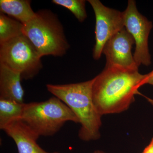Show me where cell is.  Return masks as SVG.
I'll use <instances>...</instances> for the list:
<instances>
[{
    "label": "cell",
    "mask_w": 153,
    "mask_h": 153,
    "mask_svg": "<svg viewBox=\"0 0 153 153\" xmlns=\"http://www.w3.org/2000/svg\"><path fill=\"white\" fill-rule=\"evenodd\" d=\"M145 76L138 70L105 66L94 77L92 86L94 103L99 113L102 116L127 110L144 85Z\"/></svg>",
    "instance_id": "1"
},
{
    "label": "cell",
    "mask_w": 153,
    "mask_h": 153,
    "mask_svg": "<svg viewBox=\"0 0 153 153\" xmlns=\"http://www.w3.org/2000/svg\"><path fill=\"white\" fill-rule=\"evenodd\" d=\"M94 78L79 83L46 85L47 90L66 104L78 118L81 125L78 136L84 141L95 140L100 137L102 116L94 103Z\"/></svg>",
    "instance_id": "2"
},
{
    "label": "cell",
    "mask_w": 153,
    "mask_h": 153,
    "mask_svg": "<svg viewBox=\"0 0 153 153\" xmlns=\"http://www.w3.org/2000/svg\"><path fill=\"white\" fill-rule=\"evenodd\" d=\"M23 32L41 57H61L69 49L62 24L56 14L49 10L36 12L34 18L24 25Z\"/></svg>",
    "instance_id": "3"
},
{
    "label": "cell",
    "mask_w": 153,
    "mask_h": 153,
    "mask_svg": "<svg viewBox=\"0 0 153 153\" xmlns=\"http://www.w3.org/2000/svg\"><path fill=\"white\" fill-rule=\"evenodd\" d=\"M21 120L39 137L54 135L67 122L79 123L71 109L55 96L46 101L25 103Z\"/></svg>",
    "instance_id": "4"
},
{
    "label": "cell",
    "mask_w": 153,
    "mask_h": 153,
    "mask_svg": "<svg viewBox=\"0 0 153 153\" xmlns=\"http://www.w3.org/2000/svg\"><path fill=\"white\" fill-rule=\"evenodd\" d=\"M41 56L33 43L22 35L0 44V64L32 79L42 68Z\"/></svg>",
    "instance_id": "5"
},
{
    "label": "cell",
    "mask_w": 153,
    "mask_h": 153,
    "mask_svg": "<svg viewBox=\"0 0 153 153\" xmlns=\"http://www.w3.org/2000/svg\"><path fill=\"white\" fill-rule=\"evenodd\" d=\"M123 13L125 28L133 38L135 44L133 55L135 61L138 66H149L151 57L148 41L152 23L140 13L133 0H129Z\"/></svg>",
    "instance_id": "6"
},
{
    "label": "cell",
    "mask_w": 153,
    "mask_h": 153,
    "mask_svg": "<svg viewBox=\"0 0 153 153\" xmlns=\"http://www.w3.org/2000/svg\"><path fill=\"white\" fill-rule=\"evenodd\" d=\"M88 1L95 14L96 41L93 56L94 60H98L106 42L125 27L123 13L105 7L99 0Z\"/></svg>",
    "instance_id": "7"
},
{
    "label": "cell",
    "mask_w": 153,
    "mask_h": 153,
    "mask_svg": "<svg viewBox=\"0 0 153 153\" xmlns=\"http://www.w3.org/2000/svg\"><path fill=\"white\" fill-rule=\"evenodd\" d=\"M134 41L133 37L124 28L106 42L102 53L106 59L107 67L138 70L131 49Z\"/></svg>",
    "instance_id": "8"
},
{
    "label": "cell",
    "mask_w": 153,
    "mask_h": 153,
    "mask_svg": "<svg viewBox=\"0 0 153 153\" xmlns=\"http://www.w3.org/2000/svg\"><path fill=\"white\" fill-rule=\"evenodd\" d=\"M3 131L13 140L19 153H59L48 152L42 149L37 143L39 137L21 120L11 123Z\"/></svg>",
    "instance_id": "9"
},
{
    "label": "cell",
    "mask_w": 153,
    "mask_h": 153,
    "mask_svg": "<svg viewBox=\"0 0 153 153\" xmlns=\"http://www.w3.org/2000/svg\"><path fill=\"white\" fill-rule=\"evenodd\" d=\"M19 72L0 64V99L24 103L25 91Z\"/></svg>",
    "instance_id": "10"
},
{
    "label": "cell",
    "mask_w": 153,
    "mask_h": 153,
    "mask_svg": "<svg viewBox=\"0 0 153 153\" xmlns=\"http://www.w3.org/2000/svg\"><path fill=\"white\" fill-rule=\"evenodd\" d=\"M1 13L13 17L23 25L30 22L36 16L28 0H1Z\"/></svg>",
    "instance_id": "11"
},
{
    "label": "cell",
    "mask_w": 153,
    "mask_h": 153,
    "mask_svg": "<svg viewBox=\"0 0 153 153\" xmlns=\"http://www.w3.org/2000/svg\"><path fill=\"white\" fill-rule=\"evenodd\" d=\"M25 103L0 99V129L5 128L22 117Z\"/></svg>",
    "instance_id": "12"
},
{
    "label": "cell",
    "mask_w": 153,
    "mask_h": 153,
    "mask_svg": "<svg viewBox=\"0 0 153 153\" xmlns=\"http://www.w3.org/2000/svg\"><path fill=\"white\" fill-rule=\"evenodd\" d=\"M24 25L5 14H0V44L23 35Z\"/></svg>",
    "instance_id": "13"
},
{
    "label": "cell",
    "mask_w": 153,
    "mask_h": 153,
    "mask_svg": "<svg viewBox=\"0 0 153 153\" xmlns=\"http://www.w3.org/2000/svg\"><path fill=\"white\" fill-rule=\"evenodd\" d=\"M52 2L71 11L79 22H83L87 18L84 0H53Z\"/></svg>",
    "instance_id": "14"
},
{
    "label": "cell",
    "mask_w": 153,
    "mask_h": 153,
    "mask_svg": "<svg viewBox=\"0 0 153 153\" xmlns=\"http://www.w3.org/2000/svg\"><path fill=\"white\" fill-rule=\"evenodd\" d=\"M146 84L153 85V70L149 73L146 74L144 84Z\"/></svg>",
    "instance_id": "15"
},
{
    "label": "cell",
    "mask_w": 153,
    "mask_h": 153,
    "mask_svg": "<svg viewBox=\"0 0 153 153\" xmlns=\"http://www.w3.org/2000/svg\"><path fill=\"white\" fill-rule=\"evenodd\" d=\"M141 153H153V138L150 143L145 148Z\"/></svg>",
    "instance_id": "16"
},
{
    "label": "cell",
    "mask_w": 153,
    "mask_h": 153,
    "mask_svg": "<svg viewBox=\"0 0 153 153\" xmlns=\"http://www.w3.org/2000/svg\"><path fill=\"white\" fill-rule=\"evenodd\" d=\"M146 97V99L153 106V99H152L149 98V97Z\"/></svg>",
    "instance_id": "17"
},
{
    "label": "cell",
    "mask_w": 153,
    "mask_h": 153,
    "mask_svg": "<svg viewBox=\"0 0 153 153\" xmlns=\"http://www.w3.org/2000/svg\"><path fill=\"white\" fill-rule=\"evenodd\" d=\"M92 153H105L104 152H102V151L100 150H97L94 151V152Z\"/></svg>",
    "instance_id": "18"
}]
</instances>
